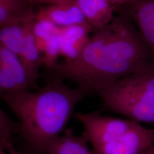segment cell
Here are the masks:
<instances>
[{"label": "cell", "mask_w": 154, "mask_h": 154, "mask_svg": "<svg viewBox=\"0 0 154 154\" xmlns=\"http://www.w3.org/2000/svg\"><path fill=\"white\" fill-rule=\"evenodd\" d=\"M35 18L33 6L26 0H0V27Z\"/></svg>", "instance_id": "cell-13"}, {"label": "cell", "mask_w": 154, "mask_h": 154, "mask_svg": "<svg viewBox=\"0 0 154 154\" xmlns=\"http://www.w3.org/2000/svg\"><path fill=\"white\" fill-rule=\"evenodd\" d=\"M154 145V130L138 123L126 134L93 151L96 154H143Z\"/></svg>", "instance_id": "cell-6"}, {"label": "cell", "mask_w": 154, "mask_h": 154, "mask_svg": "<svg viewBox=\"0 0 154 154\" xmlns=\"http://www.w3.org/2000/svg\"><path fill=\"white\" fill-rule=\"evenodd\" d=\"M19 131V123L14 121L0 107V144L4 147L5 144Z\"/></svg>", "instance_id": "cell-16"}, {"label": "cell", "mask_w": 154, "mask_h": 154, "mask_svg": "<svg viewBox=\"0 0 154 154\" xmlns=\"http://www.w3.org/2000/svg\"><path fill=\"white\" fill-rule=\"evenodd\" d=\"M35 18L47 20L59 28L87 22L81 9L73 2L40 8Z\"/></svg>", "instance_id": "cell-9"}, {"label": "cell", "mask_w": 154, "mask_h": 154, "mask_svg": "<svg viewBox=\"0 0 154 154\" xmlns=\"http://www.w3.org/2000/svg\"><path fill=\"white\" fill-rule=\"evenodd\" d=\"M151 51L131 21L115 17L95 30L79 56L48 69L51 78L75 83L86 95L138 70L154 59Z\"/></svg>", "instance_id": "cell-1"}, {"label": "cell", "mask_w": 154, "mask_h": 154, "mask_svg": "<svg viewBox=\"0 0 154 154\" xmlns=\"http://www.w3.org/2000/svg\"><path fill=\"white\" fill-rule=\"evenodd\" d=\"M96 93L105 109L139 123L154 124V58Z\"/></svg>", "instance_id": "cell-3"}, {"label": "cell", "mask_w": 154, "mask_h": 154, "mask_svg": "<svg viewBox=\"0 0 154 154\" xmlns=\"http://www.w3.org/2000/svg\"><path fill=\"white\" fill-rule=\"evenodd\" d=\"M88 143L84 132L77 136L72 128H67L51 144L46 154H96L90 149Z\"/></svg>", "instance_id": "cell-12"}, {"label": "cell", "mask_w": 154, "mask_h": 154, "mask_svg": "<svg viewBox=\"0 0 154 154\" xmlns=\"http://www.w3.org/2000/svg\"><path fill=\"white\" fill-rule=\"evenodd\" d=\"M111 4L114 6H127L131 4L135 0H109Z\"/></svg>", "instance_id": "cell-18"}, {"label": "cell", "mask_w": 154, "mask_h": 154, "mask_svg": "<svg viewBox=\"0 0 154 154\" xmlns=\"http://www.w3.org/2000/svg\"><path fill=\"white\" fill-rule=\"evenodd\" d=\"M126 6L128 14L154 57V0H135Z\"/></svg>", "instance_id": "cell-8"}, {"label": "cell", "mask_w": 154, "mask_h": 154, "mask_svg": "<svg viewBox=\"0 0 154 154\" xmlns=\"http://www.w3.org/2000/svg\"><path fill=\"white\" fill-rule=\"evenodd\" d=\"M70 1H72V0H70Z\"/></svg>", "instance_id": "cell-21"}, {"label": "cell", "mask_w": 154, "mask_h": 154, "mask_svg": "<svg viewBox=\"0 0 154 154\" xmlns=\"http://www.w3.org/2000/svg\"><path fill=\"white\" fill-rule=\"evenodd\" d=\"M86 21L95 30L104 28L114 18L116 7L109 0H72Z\"/></svg>", "instance_id": "cell-10"}, {"label": "cell", "mask_w": 154, "mask_h": 154, "mask_svg": "<svg viewBox=\"0 0 154 154\" xmlns=\"http://www.w3.org/2000/svg\"><path fill=\"white\" fill-rule=\"evenodd\" d=\"M143 154H154V145L146 150Z\"/></svg>", "instance_id": "cell-19"}, {"label": "cell", "mask_w": 154, "mask_h": 154, "mask_svg": "<svg viewBox=\"0 0 154 154\" xmlns=\"http://www.w3.org/2000/svg\"><path fill=\"white\" fill-rule=\"evenodd\" d=\"M34 88L20 57L0 42V95Z\"/></svg>", "instance_id": "cell-5"}, {"label": "cell", "mask_w": 154, "mask_h": 154, "mask_svg": "<svg viewBox=\"0 0 154 154\" xmlns=\"http://www.w3.org/2000/svg\"><path fill=\"white\" fill-rule=\"evenodd\" d=\"M63 81L51 78L42 88L3 94L1 98L19 120V133L41 152L46 153L51 144L66 130L77 104L86 94Z\"/></svg>", "instance_id": "cell-2"}, {"label": "cell", "mask_w": 154, "mask_h": 154, "mask_svg": "<svg viewBox=\"0 0 154 154\" xmlns=\"http://www.w3.org/2000/svg\"><path fill=\"white\" fill-rule=\"evenodd\" d=\"M58 28L59 27L47 20L35 18L33 23V32L37 45L41 53L45 43L57 33Z\"/></svg>", "instance_id": "cell-15"}, {"label": "cell", "mask_w": 154, "mask_h": 154, "mask_svg": "<svg viewBox=\"0 0 154 154\" xmlns=\"http://www.w3.org/2000/svg\"><path fill=\"white\" fill-rule=\"evenodd\" d=\"M0 154H5V153H4V147L1 144H0Z\"/></svg>", "instance_id": "cell-20"}, {"label": "cell", "mask_w": 154, "mask_h": 154, "mask_svg": "<svg viewBox=\"0 0 154 154\" xmlns=\"http://www.w3.org/2000/svg\"><path fill=\"white\" fill-rule=\"evenodd\" d=\"M93 28L88 22L72 25L58 30L60 54L66 62L77 58L88 43L89 34Z\"/></svg>", "instance_id": "cell-7"}, {"label": "cell", "mask_w": 154, "mask_h": 154, "mask_svg": "<svg viewBox=\"0 0 154 154\" xmlns=\"http://www.w3.org/2000/svg\"><path fill=\"white\" fill-rule=\"evenodd\" d=\"M35 20V18L27 23L25 42L19 57L33 86L37 88V81L40 77L39 70L44 64V60L33 33V23Z\"/></svg>", "instance_id": "cell-11"}, {"label": "cell", "mask_w": 154, "mask_h": 154, "mask_svg": "<svg viewBox=\"0 0 154 154\" xmlns=\"http://www.w3.org/2000/svg\"><path fill=\"white\" fill-rule=\"evenodd\" d=\"M28 22L9 24L0 27V42L18 57L25 42Z\"/></svg>", "instance_id": "cell-14"}, {"label": "cell", "mask_w": 154, "mask_h": 154, "mask_svg": "<svg viewBox=\"0 0 154 154\" xmlns=\"http://www.w3.org/2000/svg\"><path fill=\"white\" fill-rule=\"evenodd\" d=\"M29 4L33 6L37 5L48 4V5H61L72 4L70 0H26Z\"/></svg>", "instance_id": "cell-17"}, {"label": "cell", "mask_w": 154, "mask_h": 154, "mask_svg": "<svg viewBox=\"0 0 154 154\" xmlns=\"http://www.w3.org/2000/svg\"><path fill=\"white\" fill-rule=\"evenodd\" d=\"M75 116L84 127L83 132L93 149L117 139L139 123L128 119H122L102 116L98 111L77 112Z\"/></svg>", "instance_id": "cell-4"}]
</instances>
